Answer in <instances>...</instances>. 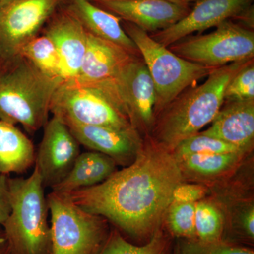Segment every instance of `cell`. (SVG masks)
Instances as JSON below:
<instances>
[{
	"label": "cell",
	"mask_w": 254,
	"mask_h": 254,
	"mask_svg": "<svg viewBox=\"0 0 254 254\" xmlns=\"http://www.w3.org/2000/svg\"><path fill=\"white\" fill-rule=\"evenodd\" d=\"M11 212L3 230L13 254H51L49 208L38 170L9 178Z\"/></svg>",
	"instance_id": "4"
},
{
	"label": "cell",
	"mask_w": 254,
	"mask_h": 254,
	"mask_svg": "<svg viewBox=\"0 0 254 254\" xmlns=\"http://www.w3.org/2000/svg\"><path fill=\"white\" fill-rule=\"evenodd\" d=\"M45 26L43 33L51 38L60 55L63 82L76 79L86 53V30L66 5L60 8Z\"/></svg>",
	"instance_id": "14"
},
{
	"label": "cell",
	"mask_w": 254,
	"mask_h": 254,
	"mask_svg": "<svg viewBox=\"0 0 254 254\" xmlns=\"http://www.w3.org/2000/svg\"><path fill=\"white\" fill-rule=\"evenodd\" d=\"M50 113L66 124L133 128L113 81L63 82L53 95Z\"/></svg>",
	"instance_id": "5"
},
{
	"label": "cell",
	"mask_w": 254,
	"mask_h": 254,
	"mask_svg": "<svg viewBox=\"0 0 254 254\" xmlns=\"http://www.w3.org/2000/svg\"><path fill=\"white\" fill-rule=\"evenodd\" d=\"M0 73V120L20 124L33 134L48 121L52 99L59 83L42 74L23 58Z\"/></svg>",
	"instance_id": "3"
},
{
	"label": "cell",
	"mask_w": 254,
	"mask_h": 254,
	"mask_svg": "<svg viewBox=\"0 0 254 254\" xmlns=\"http://www.w3.org/2000/svg\"><path fill=\"white\" fill-rule=\"evenodd\" d=\"M19 58H24L42 74L61 84L63 66L58 50L53 41L44 33L28 42L21 50Z\"/></svg>",
	"instance_id": "23"
},
{
	"label": "cell",
	"mask_w": 254,
	"mask_h": 254,
	"mask_svg": "<svg viewBox=\"0 0 254 254\" xmlns=\"http://www.w3.org/2000/svg\"><path fill=\"white\" fill-rule=\"evenodd\" d=\"M253 152L195 154L175 158L184 182L208 185L233 173Z\"/></svg>",
	"instance_id": "19"
},
{
	"label": "cell",
	"mask_w": 254,
	"mask_h": 254,
	"mask_svg": "<svg viewBox=\"0 0 254 254\" xmlns=\"http://www.w3.org/2000/svg\"><path fill=\"white\" fill-rule=\"evenodd\" d=\"M173 254H179L178 252H177L176 249H175V252H174Z\"/></svg>",
	"instance_id": "36"
},
{
	"label": "cell",
	"mask_w": 254,
	"mask_h": 254,
	"mask_svg": "<svg viewBox=\"0 0 254 254\" xmlns=\"http://www.w3.org/2000/svg\"><path fill=\"white\" fill-rule=\"evenodd\" d=\"M195 203L172 202L163 225L172 237L177 239H197L195 229Z\"/></svg>",
	"instance_id": "26"
},
{
	"label": "cell",
	"mask_w": 254,
	"mask_h": 254,
	"mask_svg": "<svg viewBox=\"0 0 254 254\" xmlns=\"http://www.w3.org/2000/svg\"><path fill=\"white\" fill-rule=\"evenodd\" d=\"M87 33L86 53L76 79L88 83L113 81L125 64L135 55Z\"/></svg>",
	"instance_id": "17"
},
{
	"label": "cell",
	"mask_w": 254,
	"mask_h": 254,
	"mask_svg": "<svg viewBox=\"0 0 254 254\" xmlns=\"http://www.w3.org/2000/svg\"><path fill=\"white\" fill-rule=\"evenodd\" d=\"M175 249L179 254H254L251 247L222 240L203 242L178 239Z\"/></svg>",
	"instance_id": "28"
},
{
	"label": "cell",
	"mask_w": 254,
	"mask_h": 254,
	"mask_svg": "<svg viewBox=\"0 0 254 254\" xmlns=\"http://www.w3.org/2000/svg\"><path fill=\"white\" fill-rule=\"evenodd\" d=\"M9 175L0 174V226L4 225L11 212Z\"/></svg>",
	"instance_id": "31"
},
{
	"label": "cell",
	"mask_w": 254,
	"mask_h": 254,
	"mask_svg": "<svg viewBox=\"0 0 254 254\" xmlns=\"http://www.w3.org/2000/svg\"><path fill=\"white\" fill-rule=\"evenodd\" d=\"M182 59L216 68L254 58V32L227 20L205 35L187 36L168 47Z\"/></svg>",
	"instance_id": "8"
},
{
	"label": "cell",
	"mask_w": 254,
	"mask_h": 254,
	"mask_svg": "<svg viewBox=\"0 0 254 254\" xmlns=\"http://www.w3.org/2000/svg\"><path fill=\"white\" fill-rule=\"evenodd\" d=\"M118 170V165L108 155L97 151L80 153L67 175L52 190L69 193L99 185Z\"/></svg>",
	"instance_id": "21"
},
{
	"label": "cell",
	"mask_w": 254,
	"mask_h": 254,
	"mask_svg": "<svg viewBox=\"0 0 254 254\" xmlns=\"http://www.w3.org/2000/svg\"><path fill=\"white\" fill-rule=\"evenodd\" d=\"M51 254H99L111 231L109 222L76 205L66 193L47 195Z\"/></svg>",
	"instance_id": "7"
},
{
	"label": "cell",
	"mask_w": 254,
	"mask_h": 254,
	"mask_svg": "<svg viewBox=\"0 0 254 254\" xmlns=\"http://www.w3.org/2000/svg\"><path fill=\"white\" fill-rule=\"evenodd\" d=\"M0 254H13L2 227L0 226Z\"/></svg>",
	"instance_id": "33"
},
{
	"label": "cell",
	"mask_w": 254,
	"mask_h": 254,
	"mask_svg": "<svg viewBox=\"0 0 254 254\" xmlns=\"http://www.w3.org/2000/svg\"><path fill=\"white\" fill-rule=\"evenodd\" d=\"M167 1H170L172 3H175V4H180V5H187L189 6V4L191 2H196L198 0H167Z\"/></svg>",
	"instance_id": "34"
},
{
	"label": "cell",
	"mask_w": 254,
	"mask_h": 254,
	"mask_svg": "<svg viewBox=\"0 0 254 254\" xmlns=\"http://www.w3.org/2000/svg\"><path fill=\"white\" fill-rule=\"evenodd\" d=\"M79 144L113 159L124 168L136 160L143 138L134 128L117 129L110 127L66 124Z\"/></svg>",
	"instance_id": "15"
},
{
	"label": "cell",
	"mask_w": 254,
	"mask_h": 254,
	"mask_svg": "<svg viewBox=\"0 0 254 254\" xmlns=\"http://www.w3.org/2000/svg\"><path fill=\"white\" fill-rule=\"evenodd\" d=\"M90 1V0H89ZM101 9L147 32L155 33L173 26L190 13L187 5L167 0H93Z\"/></svg>",
	"instance_id": "13"
},
{
	"label": "cell",
	"mask_w": 254,
	"mask_h": 254,
	"mask_svg": "<svg viewBox=\"0 0 254 254\" xmlns=\"http://www.w3.org/2000/svg\"><path fill=\"white\" fill-rule=\"evenodd\" d=\"M183 182L172 152L146 136L133 163L99 185L68 195L83 210L106 219L118 231L147 242L163 226L174 190Z\"/></svg>",
	"instance_id": "1"
},
{
	"label": "cell",
	"mask_w": 254,
	"mask_h": 254,
	"mask_svg": "<svg viewBox=\"0 0 254 254\" xmlns=\"http://www.w3.org/2000/svg\"><path fill=\"white\" fill-rule=\"evenodd\" d=\"M68 0H8L0 4V59L19 58L25 45L38 36Z\"/></svg>",
	"instance_id": "9"
},
{
	"label": "cell",
	"mask_w": 254,
	"mask_h": 254,
	"mask_svg": "<svg viewBox=\"0 0 254 254\" xmlns=\"http://www.w3.org/2000/svg\"><path fill=\"white\" fill-rule=\"evenodd\" d=\"M132 127L149 136L154 123L156 92L141 55H133L113 80Z\"/></svg>",
	"instance_id": "10"
},
{
	"label": "cell",
	"mask_w": 254,
	"mask_h": 254,
	"mask_svg": "<svg viewBox=\"0 0 254 254\" xmlns=\"http://www.w3.org/2000/svg\"><path fill=\"white\" fill-rule=\"evenodd\" d=\"M235 20L241 21V24L244 27L254 28V6L252 5L243 12L241 13Z\"/></svg>",
	"instance_id": "32"
},
{
	"label": "cell",
	"mask_w": 254,
	"mask_h": 254,
	"mask_svg": "<svg viewBox=\"0 0 254 254\" xmlns=\"http://www.w3.org/2000/svg\"><path fill=\"white\" fill-rule=\"evenodd\" d=\"M122 26L136 45L154 83L155 118L182 92L207 77L214 69L182 59L131 23L122 21Z\"/></svg>",
	"instance_id": "6"
},
{
	"label": "cell",
	"mask_w": 254,
	"mask_h": 254,
	"mask_svg": "<svg viewBox=\"0 0 254 254\" xmlns=\"http://www.w3.org/2000/svg\"><path fill=\"white\" fill-rule=\"evenodd\" d=\"M254 0H198L190 13L170 27L149 34L155 41L168 47L190 36L216 27L227 20L235 19Z\"/></svg>",
	"instance_id": "12"
},
{
	"label": "cell",
	"mask_w": 254,
	"mask_h": 254,
	"mask_svg": "<svg viewBox=\"0 0 254 254\" xmlns=\"http://www.w3.org/2000/svg\"><path fill=\"white\" fill-rule=\"evenodd\" d=\"M195 229L197 240L214 242L222 240L225 215L221 205L213 197L195 203Z\"/></svg>",
	"instance_id": "25"
},
{
	"label": "cell",
	"mask_w": 254,
	"mask_h": 254,
	"mask_svg": "<svg viewBox=\"0 0 254 254\" xmlns=\"http://www.w3.org/2000/svg\"><path fill=\"white\" fill-rule=\"evenodd\" d=\"M90 1H93V0H90Z\"/></svg>",
	"instance_id": "37"
},
{
	"label": "cell",
	"mask_w": 254,
	"mask_h": 254,
	"mask_svg": "<svg viewBox=\"0 0 254 254\" xmlns=\"http://www.w3.org/2000/svg\"><path fill=\"white\" fill-rule=\"evenodd\" d=\"M221 205L225 215L222 240L241 245L254 242V193L209 195Z\"/></svg>",
	"instance_id": "20"
},
{
	"label": "cell",
	"mask_w": 254,
	"mask_h": 254,
	"mask_svg": "<svg viewBox=\"0 0 254 254\" xmlns=\"http://www.w3.org/2000/svg\"><path fill=\"white\" fill-rule=\"evenodd\" d=\"M66 5L87 32L118 45L133 55H141L135 43L124 30L122 20L118 16L89 0H68Z\"/></svg>",
	"instance_id": "18"
},
{
	"label": "cell",
	"mask_w": 254,
	"mask_h": 254,
	"mask_svg": "<svg viewBox=\"0 0 254 254\" xmlns=\"http://www.w3.org/2000/svg\"><path fill=\"white\" fill-rule=\"evenodd\" d=\"M250 60L214 68L204 83L182 92L155 117L150 138L172 152L184 140L199 133L221 109L229 82Z\"/></svg>",
	"instance_id": "2"
},
{
	"label": "cell",
	"mask_w": 254,
	"mask_h": 254,
	"mask_svg": "<svg viewBox=\"0 0 254 254\" xmlns=\"http://www.w3.org/2000/svg\"><path fill=\"white\" fill-rule=\"evenodd\" d=\"M6 1H8V0H0V4H3V3Z\"/></svg>",
	"instance_id": "35"
},
{
	"label": "cell",
	"mask_w": 254,
	"mask_h": 254,
	"mask_svg": "<svg viewBox=\"0 0 254 254\" xmlns=\"http://www.w3.org/2000/svg\"><path fill=\"white\" fill-rule=\"evenodd\" d=\"M247 151L221 140L202 134L200 132L184 140L172 151L175 158L195 154H218Z\"/></svg>",
	"instance_id": "27"
},
{
	"label": "cell",
	"mask_w": 254,
	"mask_h": 254,
	"mask_svg": "<svg viewBox=\"0 0 254 254\" xmlns=\"http://www.w3.org/2000/svg\"><path fill=\"white\" fill-rule=\"evenodd\" d=\"M33 142L16 125L0 120V174L27 171L35 164Z\"/></svg>",
	"instance_id": "22"
},
{
	"label": "cell",
	"mask_w": 254,
	"mask_h": 254,
	"mask_svg": "<svg viewBox=\"0 0 254 254\" xmlns=\"http://www.w3.org/2000/svg\"><path fill=\"white\" fill-rule=\"evenodd\" d=\"M209 188L203 184L183 182L177 185L173 193L175 203H195L208 196Z\"/></svg>",
	"instance_id": "30"
},
{
	"label": "cell",
	"mask_w": 254,
	"mask_h": 254,
	"mask_svg": "<svg viewBox=\"0 0 254 254\" xmlns=\"http://www.w3.org/2000/svg\"><path fill=\"white\" fill-rule=\"evenodd\" d=\"M211 124L208 129L200 133L253 151L254 99L224 102Z\"/></svg>",
	"instance_id": "16"
},
{
	"label": "cell",
	"mask_w": 254,
	"mask_h": 254,
	"mask_svg": "<svg viewBox=\"0 0 254 254\" xmlns=\"http://www.w3.org/2000/svg\"><path fill=\"white\" fill-rule=\"evenodd\" d=\"M172 239L163 226L144 245H136L127 241L116 228L111 229L99 254H173Z\"/></svg>",
	"instance_id": "24"
},
{
	"label": "cell",
	"mask_w": 254,
	"mask_h": 254,
	"mask_svg": "<svg viewBox=\"0 0 254 254\" xmlns=\"http://www.w3.org/2000/svg\"><path fill=\"white\" fill-rule=\"evenodd\" d=\"M225 101L254 99V60H250L232 78L224 94Z\"/></svg>",
	"instance_id": "29"
},
{
	"label": "cell",
	"mask_w": 254,
	"mask_h": 254,
	"mask_svg": "<svg viewBox=\"0 0 254 254\" xmlns=\"http://www.w3.org/2000/svg\"><path fill=\"white\" fill-rule=\"evenodd\" d=\"M43 127L34 165L44 188L53 189L71 170L81 153L80 144L60 117L53 115Z\"/></svg>",
	"instance_id": "11"
}]
</instances>
